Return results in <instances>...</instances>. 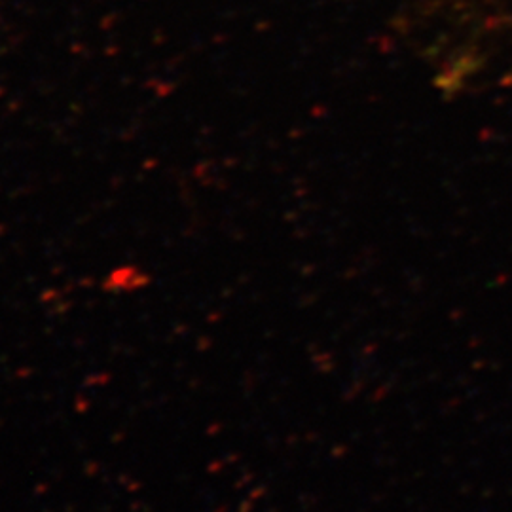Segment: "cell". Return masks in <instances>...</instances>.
Masks as SVG:
<instances>
[]
</instances>
